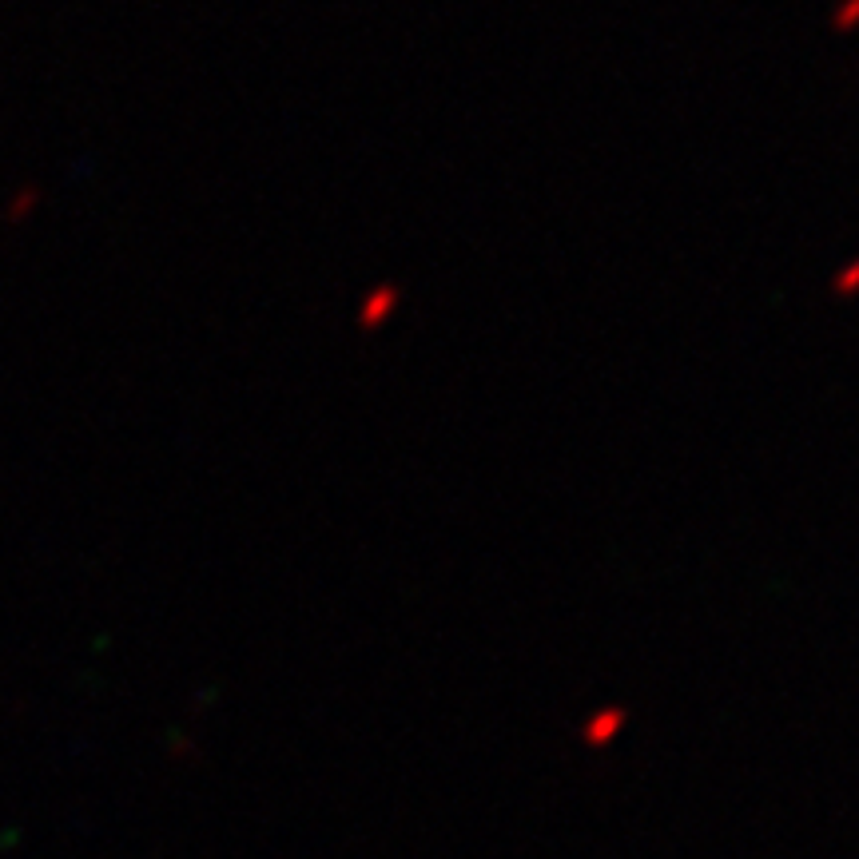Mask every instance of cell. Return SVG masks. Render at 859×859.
Wrapping results in <instances>:
<instances>
[{"label": "cell", "mask_w": 859, "mask_h": 859, "mask_svg": "<svg viewBox=\"0 0 859 859\" xmlns=\"http://www.w3.org/2000/svg\"><path fill=\"white\" fill-rule=\"evenodd\" d=\"M836 291H840V295H856V291H859V263H852V267H848V271L840 275Z\"/></svg>", "instance_id": "cell-1"}, {"label": "cell", "mask_w": 859, "mask_h": 859, "mask_svg": "<svg viewBox=\"0 0 859 859\" xmlns=\"http://www.w3.org/2000/svg\"><path fill=\"white\" fill-rule=\"evenodd\" d=\"M836 20H840V24H844V28H848V24H852V20H859V0H848V8H844V12H840V16H836Z\"/></svg>", "instance_id": "cell-2"}]
</instances>
